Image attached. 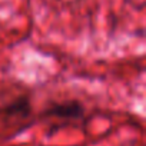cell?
I'll list each match as a JSON object with an SVG mask.
<instances>
[{
  "instance_id": "obj_1",
  "label": "cell",
  "mask_w": 146,
  "mask_h": 146,
  "mask_svg": "<svg viewBox=\"0 0 146 146\" xmlns=\"http://www.w3.org/2000/svg\"><path fill=\"white\" fill-rule=\"evenodd\" d=\"M46 116H54L59 119H80L85 115V106L79 100H69L63 103H54L44 110Z\"/></svg>"
},
{
  "instance_id": "obj_2",
  "label": "cell",
  "mask_w": 146,
  "mask_h": 146,
  "mask_svg": "<svg viewBox=\"0 0 146 146\" xmlns=\"http://www.w3.org/2000/svg\"><path fill=\"white\" fill-rule=\"evenodd\" d=\"M32 110L30 106V100L27 96H20L17 99H15L12 103L6 105L2 109V113L7 115V116H27Z\"/></svg>"
}]
</instances>
